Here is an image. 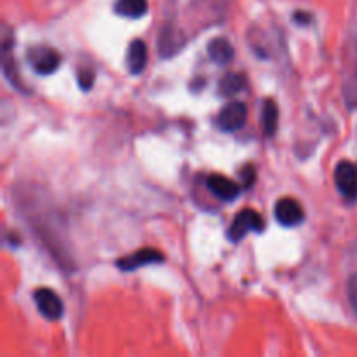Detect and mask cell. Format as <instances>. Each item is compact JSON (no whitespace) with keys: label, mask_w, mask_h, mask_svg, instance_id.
I'll list each match as a JSON object with an SVG mask.
<instances>
[{"label":"cell","mask_w":357,"mask_h":357,"mask_svg":"<svg viewBox=\"0 0 357 357\" xmlns=\"http://www.w3.org/2000/svg\"><path fill=\"white\" fill-rule=\"evenodd\" d=\"M13 35H10V30L7 26H3V37H2V68H3V75H6V79L9 80L10 84H13L16 89L23 91V93H26V87L21 84V77H20V72H17V65H16V59L10 56V52H13Z\"/></svg>","instance_id":"8"},{"label":"cell","mask_w":357,"mask_h":357,"mask_svg":"<svg viewBox=\"0 0 357 357\" xmlns=\"http://www.w3.org/2000/svg\"><path fill=\"white\" fill-rule=\"evenodd\" d=\"M278 121H279V110L274 100L267 98L261 107V128H264L265 135L274 136L278 131Z\"/></svg>","instance_id":"15"},{"label":"cell","mask_w":357,"mask_h":357,"mask_svg":"<svg viewBox=\"0 0 357 357\" xmlns=\"http://www.w3.org/2000/svg\"><path fill=\"white\" fill-rule=\"evenodd\" d=\"M274 216L282 227H296L305 220V211L296 199L282 197L275 202Z\"/></svg>","instance_id":"6"},{"label":"cell","mask_w":357,"mask_h":357,"mask_svg":"<svg viewBox=\"0 0 357 357\" xmlns=\"http://www.w3.org/2000/svg\"><path fill=\"white\" fill-rule=\"evenodd\" d=\"M209 192L215 195L216 199L223 202H232L239 197L241 187L237 185V181L230 180V178L222 176V174H211V176L206 180Z\"/></svg>","instance_id":"9"},{"label":"cell","mask_w":357,"mask_h":357,"mask_svg":"<svg viewBox=\"0 0 357 357\" xmlns=\"http://www.w3.org/2000/svg\"><path fill=\"white\" fill-rule=\"evenodd\" d=\"M246 87V75L237 72H229L220 79L218 94L223 98H232Z\"/></svg>","instance_id":"14"},{"label":"cell","mask_w":357,"mask_h":357,"mask_svg":"<svg viewBox=\"0 0 357 357\" xmlns=\"http://www.w3.org/2000/svg\"><path fill=\"white\" fill-rule=\"evenodd\" d=\"M241 178H243L244 188H251L257 180V169H255L253 164H246L244 167H241Z\"/></svg>","instance_id":"17"},{"label":"cell","mask_w":357,"mask_h":357,"mask_svg":"<svg viewBox=\"0 0 357 357\" xmlns=\"http://www.w3.org/2000/svg\"><path fill=\"white\" fill-rule=\"evenodd\" d=\"M180 30L173 26H164L162 33L159 38V52L162 58H169V56L176 54L181 47H183V42H181Z\"/></svg>","instance_id":"12"},{"label":"cell","mask_w":357,"mask_h":357,"mask_svg":"<svg viewBox=\"0 0 357 357\" xmlns=\"http://www.w3.org/2000/svg\"><path fill=\"white\" fill-rule=\"evenodd\" d=\"M293 21H295L296 24H300V26H309V24H312L314 16L309 13H303V10H296V13L293 14Z\"/></svg>","instance_id":"19"},{"label":"cell","mask_w":357,"mask_h":357,"mask_svg":"<svg viewBox=\"0 0 357 357\" xmlns=\"http://www.w3.org/2000/svg\"><path fill=\"white\" fill-rule=\"evenodd\" d=\"M347 295H349V302H351L352 310H354L357 317V274H354L351 279H349Z\"/></svg>","instance_id":"18"},{"label":"cell","mask_w":357,"mask_h":357,"mask_svg":"<svg viewBox=\"0 0 357 357\" xmlns=\"http://www.w3.org/2000/svg\"><path fill=\"white\" fill-rule=\"evenodd\" d=\"M164 261H166V258H164L160 251L152 250V248H143V250L136 251V253L119 258L115 265L124 272H135L138 268L145 267V265L164 264Z\"/></svg>","instance_id":"5"},{"label":"cell","mask_w":357,"mask_h":357,"mask_svg":"<svg viewBox=\"0 0 357 357\" xmlns=\"http://www.w3.org/2000/svg\"><path fill=\"white\" fill-rule=\"evenodd\" d=\"M248 121V107L243 101H232L216 117V126L225 132H236L246 126Z\"/></svg>","instance_id":"3"},{"label":"cell","mask_w":357,"mask_h":357,"mask_svg":"<svg viewBox=\"0 0 357 357\" xmlns=\"http://www.w3.org/2000/svg\"><path fill=\"white\" fill-rule=\"evenodd\" d=\"M26 59L35 73L52 75L61 65V54L49 45H31L26 49Z\"/></svg>","instance_id":"1"},{"label":"cell","mask_w":357,"mask_h":357,"mask_svg":"<svg viewBox=\"0 0 357 357\" xmlns=\"http://www.w3.org/2000/svg\"><path fill=\"white\" fill-rule=\"evenodd\" d=\"M208 56L213 63L223 66L232 61L234 56H236V49L230 44L229 38L216 37L208 44Z\"/></svg>","instance_id":"11"},{"label":"cell","mask_w":357,"mask_h":357,"mask_svg":"<svg viewBox=\"0 0 357 357\" xmlns=\"http://www.w3.org/2000/svg\"><path fill=\"white\" fill-rule=\"evenodd\" d=\"M264 229L265 222L260 213L255 211V209H243V211L236 215L227 236H229L232 243H241L250 232L260 234L264 232Z\"/></svg>","instance_id":"2"},{"label":"cell","mask_w":357,"mask_h":357,"mask_svg":"<svg viewBox=\"0 0 357 357\" xmlns=\"http://www.w3.org/2000/svg\"><path fill=\"white\" fill-rule=\"evenodd\" d=\"M114 13L129 20H139L149 13L146 0H117L114 3Z\"/></svg>","instance_id":"13"},{"label":"cell","mask_w":357,"mask_h":357,"mask_svg":"<svg viewBox=\"0 0 357 357\" xmlns=\"http://www.w3.org/2000/svg\"><path fill=\"white\" fill-rule=\"evenodd\" d=\"M146 61H149V47L143 40L136 38L129 44L128 47V58H126V63H128V70L132 75H139V73L145 70Z\"/></svg>","instance_id":"10"},{"label":"cell","mask_w":357,"mask_h":357,"mask_svg":"<svg viewBox=\"0 0 357 357\" xmlns=\"http://www.w3.org/2000/svg\"><path fill=\"white\" fill-rule=\"evenodd\" d=\"M335 185L347 201L357 197V167L349 160H342L335 167Z\"/></svg>","instance_id":"4"},{"label":"cell","mask_w":357,"mask_h":357,"mask_svg":"<svg viewBox=\"0 0 357 357\" xmlns=\"http://www.w3.org/2000/svg\"><path fill=\"white\" fill-rule=\"evenodd\" d=\"M33 300L37 303V309L47 321L61 319L65 307H63L61 298L49 288H38L33 293Z\"/></svg>","instance_id":"7"},{"label":"cell","mask_w":357,"mask_h":357,"mask_svg":"<svg viewBox=\"0 0 357 357\" xmlns=\"http://www.w3.org/2000/svg\"><path fill=\"white\" fill-rule=\"evenodd\" d=\"M77 77H79V86L82 91H89L91 87H93V84H94V70L93 68H87V66H84V68L79 70Z\"/></svg>","instance_id":"16"}]
</instances>
